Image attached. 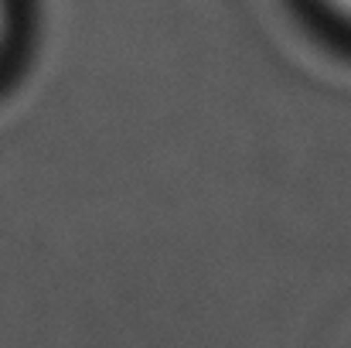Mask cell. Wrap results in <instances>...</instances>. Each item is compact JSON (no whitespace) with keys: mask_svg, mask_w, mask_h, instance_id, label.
<instances>
[{"mask_svg":"<svg viewBox=\"0 0 351 348\" xmlns=\"http://www.w3.org/2000/svg\"><path fill=\"white\" fill-rule=\"evenodd\" d=\"M7 24H10V3L0 0V45H3V38H7Z\"/></svg>","mask_w":351,"mask_h":348,"instance_id":"obj_1","label":"cell"},{"mask_svg":"<svg viewBox=\"0 0 351 348\" xmlns=\"http://www.w3.org/2000/svg\"><path fill=\"white\" fill-rule=\"evenodd\" d=\"M331 7H335L338 14H345V17L351 21V0H331Z\"/></svg>","mask_w":351,"mask_h":348,"instance_id":"obj_2","label":"cell"}]
</instances>
